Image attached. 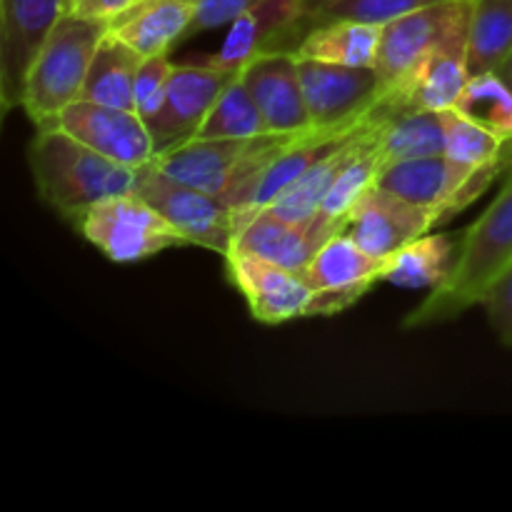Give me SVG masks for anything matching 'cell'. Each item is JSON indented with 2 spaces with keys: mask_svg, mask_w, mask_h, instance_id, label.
Wrapping results in <instances>:
<instances>
[{
  "mask_svg": "<svg viewBox=\"0 0 512 512\" xmlns=\"http://www.w3.org/2000/svg\"><path fill=\"white\" fill-rule=\"evenodd\" d=\"M135 0H63V10L70 15H83V18L113 20L115 15L130 8Z\"/></svg>",
  "mask_w": 512,
  "mask_h": 512,
  "instance_id": "obj_33",
  "label": "cell"
},
{
  "mask_svg": "<svg viewBox=\"0 0 512 512\" xmlns=\"http://www.w3.org/2000/svg\"><path fill=\"white\" fill-rule=\"evenodd\" d=\"M240 80L263 113L270 133H298L313 128L300 83V58L295 50H270L240 68Z\"/></svg>",
  "mask_w": 512,
  "mask_h": 512,
  "instance_id": "obj_13",
  "label": "cell"
},
{
  "mask_svg": "<svg viewBox=\"0 0 512 512\" xmlns=\"http://www.w3.org/2000/svg\"><path fill=\"white\" fill-rule=\"evenodd\" d=\"M198 0H135L115 15L108 30L143 58L168 55L175 43L190 38Z\"/></svg>",
  "mask_w": 512,
  "mask_h": 512,
  "instance_id": "obj_17",
  "label": "cell"
},
{
  "mask_svg": "<svg viewBox=\"0 0 512 512\" xmlns=\"http://www.w3.org/2000/svg\"><path fill=\"white\" fill-rule=\"evenodd\" d=\"M133 190L173 225L185 245H198L223 258L233 253V208L223 198L165 173L155 160L135 170Z\"/></svg>",
  "mask_w": 512,
  "mask_h": 512,
  "instance_id": "obj_4",
  "label": "cell"
},
{
  "mask_svg": "<svg viewBox=\"0 0 512 512\" xmlns=\"http://www.w3.org/2000/svg\"><path fill=\"white\" fill-rule=\"evenodd\" d=\"M458 248L443 233H425L390 255L385 280L405 290L435 288L453 270Z\"/></svg>",
  "mask_w": 512,
  "mask_h": 512,
  "instance_id": "obj_23",
  "label": "cell"
},
{
  "mask_svg": "<svg viewBox=\"0 0 512 512\" xmlns=\"http://www.w3.org/2000/svg\"><path fill=\"white\" fill-rule=\"evenodd\" d=\"M495 73H498L500 78H503L505 83H508V88L512 90V53L508 55V58H505V63L500 65V68L495 70Z\"/></svg>",
  "mask_w": 512,
  "mask_h": 512,
  "instance_id": "obj_34",
  "label": "cell"
},
{
  "mask_svg": "<svg viewBox=\"0 0 512 512\" xmlns=\"http://www.w3.org/2000/svg\"><path fill=\"white\" fill-rule=\"evenodd\" d=\"M140 63L143 55L108 30L95 50L80 100L133 110L135 75Z\"/></svg>",
  "mask_w": 512,
  "mask_h": 512,
  "instance_id": "obj_21",
  "label": "cell"
},
{
  "mask_svg": "<svg viewBox=\"0 0 512 512\" xmlns=\"http://www.w3.org/2000/svg\"><path fill=\"white\" fill-rule=\"evenodd\" d=\"M28 165L38 198L73 225L100 200L130 193L138 170L105 158L60 128H38Z\"/></svg>",
  "mask_w": 512,
  "mask_h": 512,
  "instance_id": "obj_2",
  "label": "cell"
},
{
  "mask_svg": "<svg viewBox=\"0 0 512 512\" xmlns=\"http://www.w3.org/2000/svg\"><path fill=\"white\" fill-rule=\"evenodd\" d=\"M225 263L230 280L248 300L250 315L258 323L278 325L293 318H305L313 290L300 278V273L253 255H228Z\"/></svg>",
  "mask_w": 512,
  "mask_h": 512,
  "instance_id": "obj_15",
  "label": "cell"
},
{
  "mask_svg": "<svg viewBox=\"0 0 512 512\" xmlns=\"http://www.w3.org/2000/svg\"><path fill=\"white\" fill-rule=\"evenodd\" d=\"M440 223H445L440 208L408 203L373 185L355 205L345 233L375 258H390Z\"/></svg>",
  "mask_w": 512,
  "mask_h": 512,
  "instance_id": "obj_12",
  "label": "cell"
},
{
  "mask_svg": "<svg viewBox=\"0 0 512 512\" xmlns=\"http://www.w3.org/2000/svg\"><path fill=\"white\" fill-rule=\"evenodd\" d=\"M453 110L512 140V90L498 73L470 75Z\"/></svg>",
  "mask_w": 512,
  "mask_h": 512,
  "instance_id": "obj_27",
  "label": "cell"
},
{
  "mask_svg": "<svg viewBox=\"0 0 512 512\" xmlns=\"http://www.w3.org/2000/svg\"><path fill=\"white\" fill-rule=\"evenodd\" d=\"M255 138H193L155 155V163L165 173L225 198L238 180Z\"/></svg>",
  "mask_w": 512,
  "mask_h": 512,
  "instance_id": "obj_16",
  "label": "cell"
},
{
  "mask_svg": "<svg viewBox=\"0 0 512 512\" xmlns=\"http://www.w3.org/2000/svg\"><path fill=\"white\" fill-rule=\"evenodd\" d=\"M480 305L500 343L512 348V263L490 283Z\"/></svg>",
  "mask_w": 512,
  "mask_h": 512,
  "instance_id": "obj_31",
  "label": "cell"
},
{
  "mask_svg": "<svg viewBox=\"0 0 512 512\" xmlns=\"http://www.w3.org/2000/svg\"><path fill=\"white\" fill-rule=\"evenodd\" d=\"M338 233H345V228L328 223L320 215L295 225L263 210L238 230L230 255H253L293 273H303L313 255Z\"/></svg>",
  "mask_w": 512,
  "mask_h": 512,
  "instance_id": "obj_14",
  "label": "cell"
},
{
  "mask_svg": "<svg viewBox=\"0 0 512 512\" xmlns=\"http://www.w3.org/2000/svg\"><path fill=\"white\" fill-rule=\"evenodd\" d=\"M263 133H270L268 125H265L263 113L258 110L253 95L248 93L238 73L218 95L195 138H255V135Z\"/></svg>",
  "mask_w": 512,
  "mask_h": 512,
  "instance_id": "obj_26",
  "label": "cell"
},
{
  "mask_svg": "<svg viewBox=\"0 0 512 512\" xmlns=\"http://www.w3.org/2000/svg\"><path fill=\"white\" fill-rule=\"evenodd\" d=\"M313 3H333V0H313Z\"/></svg>",
  "mask_w": 512,
  "mask_h": 512,
  "instance_id": "obj_35",
  "label": "cell"
},
{
  "mask_svg": "<svg viewBox=\"0 0 512 512\" xmlns=\"http://www.w3.org/2000/svg\"><path fill=\"white\" fill-rule=\"evenodd\" d=\"M390 258H375L360 248L348 233H338L313 255L300 278L313 293L320 290H363L368 293L378 280H385Z\"/></svg>",
  "mask_w": 512,
  "mask_h": 512,
  "instance_id": "obj_19",
  "label": "cell"
},
{
  "mask_svg": "<svg viewBox=\"0 0 512 512\" xmlns=\"http://www.w3.org/2000/svg\"><path fill=\"white\" fill-rule=\"evenodd\" d=\"M468 35L470 20H465L420 63L403 95L405 103L428 110L453 108L470 80Z\"/></svg>",
  "mask_w": 512,
  "mask_h": 512,
  "instance_id": "obj_18",
  "label": "cell"
},
{
  "mask_svg": "<svg viewBox=\"0 0 512 512\" xmlns=\"http://www.w3.org/2000/svg\"><path fill=\"white\" fill-rule=\"evenodd\" d=\"M263 3H268V0H198L190 35L208 33V30L220 28V25H230L235 18Z\"/></svg>",
  "mask_w": 512,
  "mask_h": 512,
  "instance_id": "obj_32",
  "label": "cell"
},
{
  "mask_svg": "<svg viewBox=\"0 0 512 512\" xmlns=\"http://www.w3.org/2000/svg\"><path fill=\"white\" fill-rule=\"evenodd\" d=\"M512 53V0H475L468 35L470 75L493 73Z\"/></svg>",
  "mask_w": 512,
  "mask_h": 512,
  "instance_id": "obj_24",
  "label": "cell"
},
{
  "mask_svg": "<svg viewBox=\"0 0 512 512\" xmlns=\"http://www.w3.org/2000/svg\"><path fill=\"white\" fill-rule=\"evenodd\" d=\"M63 0H0V108H23L30 65L63 18Z\"/></svg>",
  "mask_w": 512,
  "mask_h": 512,
  "instance_id": "obj_8",
  "label": "cell"
},
{
  "mask_svg": "<svg viewBox=\"0 0 512 512\" xmlns=\"http://www.w3.org/2000/svg\"><path fill=\"white\" fill-rule=\"evenodd\" d=\"M380 155H383V165L445 155L443 110L403 105L385 125V133L380 138Z\"/></svg>",
  "mask_w": 512,
  "mask_h": 512,
  "instance_id": "obj_22",
  "label": "cell"
},
{
  "mask_svg": "<svg viewBox=\"0 0 512 512\" xmlns=\"http://www.w3.org/2000/svg\"><path fill=\"white\" fill-rule=\"evenodd\" d=\"M240 70H225L208 63H185L173 65L165 103L158 118L150 123V135L155 143V155L195 138L203 125L205 115L215 105L225 85L238 75Z\"/></svg>",
  "mask_w": 512,
  "mask_h": 512,
  "instance_id": "obj_10",
  "label": "cell"
},
{
  "mask_svg": "<svg viewBox=\"0 0 512 512\" xmlns=\"http://www.w3.org/2000/svg\"><path fill=\"white\" fill-rule=\"evenodd\" d=\"M380 138H383V135H380ZM383 168L385 165L383 155H380V140H375L368 150H363V153L343 170L338 183L333 185L328 198L320 205V218H325L333 225H340V228H348L355 205H358L360 200H363V195L373 188Z\"/></svg>",
  "mask_w": 512,
  "mask_h": 512,
  "instance_id": "obj_28",
  "label": "cell"
},
{
  "mask_svg": "<svg viewBox=\"0 0 512 512\" xmlns=\"http://www.w3.org/2000/svg\"><path fill=\"white\" fill-rule=\"evenodd\" d=\"M383 25L363 23V20H328L320 23L300 40L295 53L300 58L325 60V63L355 65V68H375L378 63Z\"/></svg>",
  "mask_w": 512,
  "mask_h": 512,
  "instance_id": "obj_20",
  "label": "cell"
},
{
  "mask_svg": "<svg viewBox=\"0 0 512 512\" xmlns=\"http://www.w3.org/2000/svg\"><path fill=\"white\" fill-rule=\"evenodd\" d=\"M53 128L65 130L88 148L128 168H143L155 160L153 135L135 110L75 100L58 115Z\"/></svg>",
  "mask_w": 512,
  "mask_h": 512,
  "instance_id": "obj_11",
  "label": "cell"
},
{
  "mask_svg": "<svg viewBox=\"0 0 512 512\" xmlns=\"http://www.w3.org/2000/svg\"><path fill=\"white\" fill-rule=\"evenodd\" d=\"M445 158L463 170H480L485 165L512 158V140L465 118L458 110H443Z\"/></svg>",
  "mask_w": 512,
  "mask_h": 512,
  "instance_id": "obj_25",
  "label": "cell"
},
{
  "mask_svg": "<svg viewBox=\"0 0 512 512\" xmlns=\"http://www.w3.org/2000/svg\"><path fill=\"white\" fill-rule=\"evenodd\" d=\"M75 228L113 263H138L185 245L173 225L135 190L95 203Z\"/></svg>",
  "mask_w": 512,
  "mask_h": 512,
  "instance_id": "obj_5",
  "label": "cell"
},
{
  "mask_svg": "<svg viewBox=\"0 0 512 512\" xmlns=\"http://www.w3.org/2000/svg\"><path fill=\"white\" fill-rule=\"evenodd\" d=\"M512 263V168L485 213L465 230L458 258L443 283L430 288L423 303L403 320V328L448 323L480 305L485 290Z\"/></svg>",
  "mask_w": 512,
  "mask_h": 512,
  "instance_id": "obj_1",
  "label": "cell"
},
{
  "mask_svg": "<svg viewBox=\"0 0 512 512\" xmlns=\"http://www.w3.org/2000/svg\"><path fill=\"white\" fill-rule=\"evenodd\" d=\"M170 73H173V63L168 55H153V58H143L135 75L133 110L148 123V128L163 110Z\"/></svg>",
  "mask_w": 512,
  "mask_h": 512,
  "instance_id": "obj_30",
  "label": "cell"
},
{
  "mask_svg": "<svg viewBox=\"0 0 512 512\" xmlns=\"http://www.w3.org/2000/svg\"><path fill=\"white\" fill-rule=\"evenodd\" d=\"M300 58V55H298ZM300 83L315 128H340L368 118L390 98L375 68L300 58Z\"/></svg>",
  "mask_w": 512,
  "mask_h": 512,
  "instance_id": "obj_7",
  "label": "cell"
},
{
  "mask_svg": "<svg viewBox=\"0 0 512 512\" xmlns=\"http://www.w3.org/2000/svg\"><path fill=\"white\" fill-rule=\"evenodd\" d=\"M313 0H268L230 23L225 43L208 63L240 70L250 58L270 50H298L313 28Z\"/></svg>",
  "mask_w": 512,
  "mask_h": 512,
  "instance_id": "obj_9",
  "label": "cell"
},
{
  "mask_svg": "<svg viewBox=\"0 0 512 512\" xmlns=\"http://www.w3.org/2000/svg\"><path fill=\"white\" fill-rule=\"evenodd\" d=\"M473 5L475 0H443V3L413 10V13L400 15V18L383 25L375 70L380 73L390 95L403 100L420 63L460 23L470 20Z\"/></svg>",
  "mask_w": 512,
  "mask_h": 512,
  "instance_id": "obj_6",
  "label": "cell"
},
{
  "mask_svg": "<svg viewBox=\"0 0 512 512\" xmlns=\"http://www.w3.org/2000/svg\"><path fill=\"white\" fill-rule=\"evenodd\" d=\"M105 33L108 20L63 13L35 55L25 85L23 110L35 128H53L58 115L80 100L90 63Z\"/></svg>",
  "mask_w": 512,
  "mask_h": 512,
  "instance_id": "obj_3",
  "label": "cell"
},
{
  "mask_svg": "<svg viewBox=\"0 0 512 512\" xmlns=\"http://www.w3.org/2000/svg\"><path fill=\"white\" fill-rule=\"evenodd\" d=\"M435 3H443V0H333V3H313L310 15H313V28L320 23H328V20L343 18L385 25L400 15H408L413 10L428 8Z\"/></svg>",
  "mask_w": 512,
  "mask_h": 512,
  "instance_id": "obj_29",
  "label": "cell"
}]
</instances>
